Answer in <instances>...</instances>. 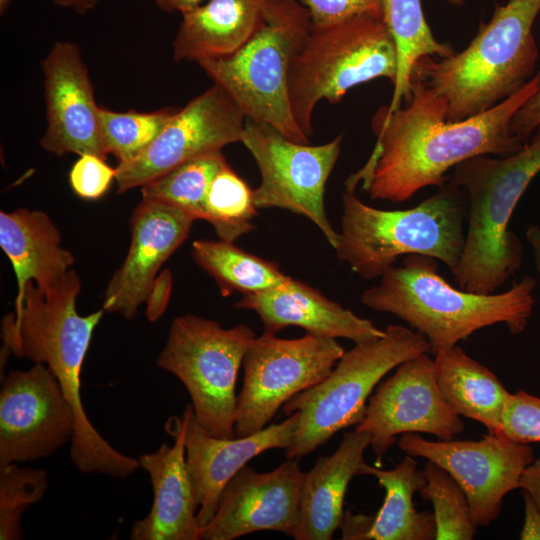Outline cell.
Masks as SVG:
<instances>
[{
  "instance_id": "1",
  "label": "cell",
  "mask_w": 540,
  "mask_h": 540,
  "mask_svg": "<svg viewBox=\"0 0 540 540\" xmlns=\"http://www.w3.org/2000/svg\"><path fill=\"white\" fill-rule=\"evenodd\" d=\"M540 90V70L519 91L489 111L458 122L447 120L445 100L412 75L405 107L380 106L371 120L376 136L366 164L350 176L346 190L362 188L372 200L401 203L419 190L442 187L446 173L478 156H507L526 144L510 131L516 111Z\"/></svg>"
},
{
  "instance_id": "2",
  "label": "cell",
  "mask_w": 540,
  "mask_h": 540,
  "mask_svg": "<svg viewBox=\"0 0 540 540\" xmlns=\"http://www.w3.org/2000/svg\"><path fill=\"white\" fill-rule=\"evenodd\" d=\"M81 281L68 271L54 286L39 289L28 281L16 296L14 310L3 317L1 362L9 353L48 367L72 406L76 430L70 457L82 473L126 478L140 468L137 458L115 449L89 420L81 398V371L94 329L104 310L80 315L76 300Z\"/></svg>"
},
{
  "instance_id": "3",
  "label": "cell",
  "mask_w": 540,
  "mask_h": 540,
  "mask_svg": "<svg viewBox=\"0 0 540 540\" xmlns=\"http://www.w3.org/2000/svg\"><path fill=\"white\" fill-rule=\"evenodd\" d=\"M437 262L425 255L405 256L401 266L391 267L362 293L361 303L409 324L427 339L433 356L495 324H504L512 335L525 330L535 305L534 277L525 276L501 293L480 294L450 285Z\"/></svg>"
},
{
  "instance_id": "4",
  "label": "cell",
  "mask_w": 540,
  "mask_h": 540,
  "mask_svg": "<svg viewBox=\"0 0 540 540\" xmlns=\"http://www.w3.org/2000/svg\"><path fill=\"white\" fill-rule=\"evenodd\" d=\"M539 12L540 0L496 3L490 21L481 22L464 50L438 60L421 58L411 76L445 100L450 122L489 111L536 74L539 52L532 25Z\"/></svg>"
},
{
  "instance_id": "5",
  "label": "cell",
  "mask_w": 540,
  "mask_h": 540,
  "mask_svg": "<svg viewBox=\"0 0 540 540\" xmlns=\"http://www.w3.org/2000/svg\"><path fill=\"white\" fill-rule=\"evenodd\" d=\"M539 172L540 125L520 151L478 155L452 169L448 180L465 191L468 202L465 245L452 274L460 289L495 293L520 268L522 244L509 222Z\"/></svg>"
},
{
  "instance_id": "6",
  "label": "cell",
  "mask_w": 540,
  "mask_h": 540,
  "mask_svg": "<svg viewBox=\"0 0 540 540\" xmlns=\"http://www.w3.org/2000/svg\"><path fill=\"white\" fill-rule=\"evenodd\" d=\"M468 202L465 191L447 180L417 206L382 210L346 190L341 228L335 247L338 259L365 280L381 278L401 256L425 255L453 274L466 239Z\"/></svg>"
},
{
  "instance_id": "7",
  "label": "cell",
  "mask_w": 540,
  "mask_h": 540,
  "mask_svg": "<svg viewBox=\"0 0 540 540\" xmlns=\"http://www.w3.org/2000/svg\"><path fill=\"white\" fill-rule=\"evenodd\" d=\"M310 29V13L298 0H265L259 25L239 49L198 65L247 119L272 126L291 141L310 144L289 101L291 65Z\"/></svg>"
},
{
  "instance_id": "8",
  "label": "cell",
  "mask_w": 540,
  "mask_h": 540,
  "mask_svg": "<svg viewBox=\"0 0 540 540\" xmlns=\"http://www.w3.org/2000/svg\"><path fill=\"white\" fill-rule=\"evenodd\" d=\"M397 68L396 44L382 17L366 14L325 27L311 25L289 74L296 123L310 138L321 100L339 102L353 87L377 78L393 84Z\"/></svg>"
},
{
  "instance_id": "9",
  "label": "cell",
  "mask_w": 540,
  "mask_h": 540,
  "mask_svg": "<svg viewBox=\"0 0 540 540\" xmlns=\"http://www.w3.org/2000/svg\"><path fill=\"white\" fill-rule=\"evenodd\" d=\"M423 353H429L427 339L401 325H388L384 336L345 351L323 381L283 405L286 415L299 413L292 444L286 449L287 459L301 458L338 431L361 422L367 399L383 377Z\"/></svg>"
},
{
  "instance_id": "10",
  "label": "cell",
  "mask_w": 540,
  "mask_h": 540,
  "mask_svg": "<svg viewBox=\"0 0 540 540\" xmlns=\"http://www.w3.org/2000/svg\"><path fill=\"white\" fill-rule=\"evenodd\" d=\"M255 338L248 325L223 328L194 314L170 325L157 365L182 382L197 421L214 437L235 438L236 381Z\"/></svg>"
},
{
  "instance_id": "11",
  "label": "cell",
  "mask_w": 540,
  "mask_h": 540,
  "mask_svg": "<svg viewBox=\"0 0 540 540\" xmlns=\"http://www.w3.org/2000/svg\"><path fill=\"white\" fill-rule=\"evenodd\" d=\"M344 352L336 339L309 333L297 339L256 336L243 359L235 437L264 429L289 399L323 381Z\"/></svg>"
},
{
  "instance_id": "12",
  "label": "cell",
  "mask_w": 540,
  "mask_h": 540,
  "mask_svg": "<svg viewBox=\"0 0 540 540\" xmlns=\"http://www.w3.org/2000/svg\"><path fill=\"white\" fill-rule=\"evenodd\" d=\"M241 143L260 172L253 190L257 208H280L305 216L334 248L338 232L325 211V189L341 152L342 135L322 145L291 141L267 124L246 119Z\"/></svg>"
},
{
  "instance_id": "13",
  "label": "cell",
  "mask_w": 540,
  "mask_h": 540,
  "mask_svg": "<svg viewBox=\"0 0 540 540\" xmlns=\"http://www.w3.org/2000/svg\"><path fill=\"white\" fill-rule=\"evenodd\" d=\"M398 446L407 455L435 462L459 483L476 528L497 519L504 497L519 488L523 471L534 460L529 444L490 433L479 440L430 441L410 432L400 436Z\"/></svg>"
},
{
  "instance_id": "14",
  "label": "cell",
  "mask_w": 540,
  "mask_h": 540,
  "mask_svg": "<svg viewBox=\"0 0 540 540\" xmlns=\"http://www.w3.org/2000/svg\"><path fill=\"white\" fill-rule=\"evenodd\" d=\"M246 115L218 85L190 100L135 158L118 163V193L141 187L194 157L241 142Z\"/></svg>"
},
{
  "instance_id": "15",
  "label": "cell",
  "mask_w": 540,
  "mask_h": 540,
  "mask_svg": "<svg viewBox=\"0 0 540 540\" xmlns=\"http://www.w3.org/2000/svg\"><path fill=\"white\" fill-rule=\"evenodd\" d=\"M355 430L370 435L378 466L386 452L404 433H426L451 440L465 430L460 416L444 399L429 353L410 358L380 381Z\"/></svg>"
},
{
  "instance_id": "16",
  "label": "cell",
  "mask_w": 540,
  "mask_h": 540,
  "mask_svg": "<svg viewBox=\"0 0 540 540\" xmlns=\"http://www.w3.org/2000/svg\"><path fill=\"white\" fill-rule=\"evenodd\" d=\"M75 430L74 410L46 365L1 378L0 468L50 456Z\"/></svg>"
},
{
  "instance_id": "17",
  "label": "cell",
  "mask_w": 540,
  "mask_h": 540,
  "mask_svg": "<svg viewBox=\"0 0 540 540\" xmlns=\"http://www.w3.org/2000/svg\"><path fill=\"white\" fill-rule=\"evenodd\" d=\"M304 473L299 458L268 472L245 465L223 489L216 513L202 527L201 539L233 540L262 530L293 537Z\"/></svg>"
},
{
  "instance_id": "18",
  "label": "cell",
  "mask_w": 540,
  "mask_h": 540,
  "mask_svg": "<svg viewBox=\"0 0 540 540\" xmlns=\"http://www.w3.org/2000/svg\"><path fill=\"white\" fill-rule=\"evenodd\" d=\"M47 127L41 147L58 157L91 154L106 159L88 69L75 43L55 42L41 60Z\"/></svg>"
},
{
  "instance_id": "19",
  "label": "cell",
  "mask_w": 540,
  "mask_h": 540,
  "mask_svg": "<svg viewBox=\"0 0 540 540\" xmlns=\"http://www.w3.org/2000/svg\"><path fill=\"white\" fill-rule=\"evenodd\" d=\"M193 221L174 206L142 198L131 215L127 256L107 285L102 309L134 319L158 270L187 239Z\"/></svg>"
},
{
  "instance_id": "20",
  "label": "cell",
  "mask_w": 540,
  "mask_h": 540,
  "mask_svg": "<svg viewBox=\"0 0 540 540\" xmlns=\"http://www.w3.org/2000/svg\"><path fill=\"white\" fill-rule=\"evenodd\" d=\"M185 458L191 481L197 519L205 526L216 513L226 484L252 458L271 449H287L293 441L299 413L257 433L231 439L217 438L197 421L192 405L184 412Z\"/></svg>"
},
{
  "instance_id": "21",
  "label": "cell",
  "mask_w": 540,
  "mask_h": 540,
  "mask_svg": "<svg viewBox=\"0 0 540 540\" xmlns=\"http://www.w3.org/2000/svg\"><path fill=\"white\" fill-rule=\"evenodd\" d=\"M165 429L174 443L137 458L150 477L153 503L147 516L133 523L130 539L200 540L202 527L186 467L183 415L170 417Z\"/></svg>"
},
{
  "instance_id": "22",
  "label": "cell",
  "mask_w": 540,
  "mask_h": 540,
  "mask_svg": "<svg viewBox=\"0 0 540 540\" xmlns=\"http://www.w3.org/2000/svg\"><path fill=\"white\" fill-rule=\"evenodd\" d=\"M238 309L254 311L264 333L275 335L290 326L325 338H345L354 344L378 339L385 329L324 296L319 290L291 279L286 285L242 295Z\"/></svg>"
},
{
  "instance_id": "23",
  "label": "cell",
  "mask_w": 540,
  "mask_h": 540,
  "mask_svg": "<svg viewBox=\"0 0 540 540\" xmlns=\"http://www.w3.org/2000/svg\"><path fill=\"white\" fill-rule=\"evenodd\" d=\"M363 475L374 476L385 490L384 502L373 515L344 512L340 524L343 540H434L433 512L419 511L413 502L415 492L426 484L424 471L407 455L393 469L366 464Z\"/></svg>"
},
{
  "instance_id": "24",
  "label": "cell",
  "mask_w": 540,
  "mask_h": 540,
  "mask_svg": "<svg viewBox=\"0 0 540 540\" xmlns=\"http://www.w3.org/2000/svg\"><path fill=\"white\" fill-rule=\"evenodd\" d=\"M370 435L345 433L337 450L320 456L306 473L300 491L296 540H330L343 519L344 498L352 478L363 475Z\"/></svg>"
},
{
  "instance_id": "25",
  "label": "cell",
  "mask_w": 540,
  "mask_h": 540,
  "mask_svg": "<svg viewBox=\"0 0 540 540\" xmlns=\"http://www.w3.org/2000/svg\"><path fill=\"white\" fill-rule=\"evenodd\" d=\"M61 240L60 231L43 211L0 212V246L13 266L17 295L28 281L47 290L71 270L75 258Z\"/></svg>"
},
{
  "instance_id": "26",
  "label": "cell",
  "mask_w": 540,
  "mask_h": 540,
  "mask_svg": "<svg viewBox=\"0 0 540 540\" xmlns=\"http://www.w3.org/2000/svg\"><path fill=\"white\" fill-rule=\"evenodd\" d=\"M264 4L265 0H207L182 13L173 60L198 63L233 53L256 30Z\"/></svg>"
},
{
  "instance_id": "27",
  "label": "cell",
  "mask_w": 540,
  "mask_h": 540,
  "mask_svg": "<svg viewBox=\"0 0 540 540\" xmlns=\"http://www.w3.org/2000/svg\"><path fill=\"white\" fill-rule=\"evenodd\" d=\"M434 365L437 385L450 408L496 435L512 397L497 375L457 345L434 356Z\"/></svg>"
},
{
  "instance_id": "28",
  "label": "cell",
  "mask_w": 540,
  "mask_h": 540,
  "mask_svg": "<svg viewBox=\"0 0 540 540\" xmlns=\"http://www.w3.org/2000/svg\"><path fill=\"white\" fill-rule=\"evenodd\" d=\"M382 5L383 20L395 41L398 57L393 94L387 106L392 112L410 97L411 74L416 62L424 57L445 58L454 50L449 43L434 37L421 0H382Z\"/></svg>"
},
{
  "instance_id": "29",
  "label": "cell",
  "mask_w": 540,
  "mask_h": 540,
  "mask_svg": "<svg viewBox=\"0 0 540 540\" xmlns=\"http://www.w3.org/2000/svg\"><path fill=\"white\" fill-rule=\"evenodd\" d=\"M195 263L216 281L223 296L242 295L282 287L292 277L279 266L223 240H196L192 243Z\"/></svg>"
},
{
  "instance_id": "30",
  "label": "cell",
  "mask_w": 540,
  "mask_h": 540,
  "mask_svg": "<svg viewBox=\"0 0 540 540\" xmlns=\"http://www.w3.org/2000/svg\"><path fill=\"white\" fill-rule=\"evenodd\" d=\"M226 163L222 151L189 159L141 186L142 198L169 204L194 220H204L210 185Z\"/></svg>"
},
{
  "instance_id": "31",
  "label": "cell",
  "mask_w": 540,
  "mask_h": 540,
  "mask_svg": "<svg viewBox=\"0 0 540 540\" xmlns=\"http://www.w3.org/2000/svg\"><path fill=\"white\" fill-rule=\"evenodd\" d=\"M253 190L226 163L214 177L205 203V219L220 240L234 243L254 229Z\"/></svg>"
},
{
  "instance_id": "32",
  "label": "cell",
  "mask_w": 540,
  "mask_h": 540,
  "mask_svg": "<svg viewBox=\"0 0 540 540\" xmlns=\"http://www.w3.org/2000/svg\"><path fill=\"white\" fill-rule=\"evenodd\" d=\"M426 484L420 496L433 505L436 540H472L476 533L469 500L459 483L441 466L427 460Z\"/></svg>"
},
{
  "instance_id": "33",
  "label": "cell",
  "mask_w": 540,
  "mask_h": 540,
  "mask_svg": "<svg viewBox=\"0 0 540 540\" xmlns=\"http://www.w3.org/2000/svg\"><path fill=\"white\" fill-rule=\"evenodd\" d=\"M177 111L167 107L152 112L132 109L117 112L100 107V128L106 153L114 155L118 163L132 160L157 137Z\"/></svg>"
},
{
  "instance_id": "34",
  "label": "cell",
  "mask_w": 540,
  "mask_h": 540,
  "mask_svg": "<svg viewBox=\"0 0 540 540\" xmlns=\"http://www.w3.org/2000/svg\"><path fill=\"white\" fill-rule=\"evenodd\" d=\"M47 472L14 463L0 468V539L23 538L22 515L47 489Z\"/></svg>"
},
{
  "instance_id": "35",
  "label": "cell",
  "mask_w": 540,
  "mask_h": 540,
  "mask_svg": "<svg viewBox=\"0 0 540 540\" xmlns=\"http://www.w3.org/2000/svg\"><path fill=\"white\" fill-rule=\"evenodd\" d=\"M496 435L518 443L540 442V398L524 390L512 394Z\"/></svg>"
},
{
  "instance_id": "36",
  "label": "cell",
  "mask_w": 540,
  "mask_h": 540,
  "mask_svg": "<svg viewBox=\"0 0 540 540\" xmlns=\"http://www.w3.org/2000/svg\"><path fill=\"white\" fill-rule=\"evenodd\" d=\"M310 13L311 25L325 27L360 15L383 18L382 0H298Z\"/></svg>"
},
{
  "instance_id": "37",
  "label": "cell",
  "mask_w": 540,
  "mask_h": 540,
  "mask_svg": "<svg viewBox=\"0 0 540 540\" xmlns=\"http://www.w3.org/2000/svg\"><path fill=\"white\" fill-rule=\"evenodd\" d=\"M116 169L110 167L105 159L85 154L79 156L70 174V185L75 194L83 199H98L109 189L115 180Z\"/></svg>"
},
{
  "instance_id": "38",
  "label": "cell",
  "mask_w": 540,
  "mask_h": 540,
  "mask_svg": "<svg viewBox=\"0 0 540 540\" xmlns=\"http://www.w3.org/2000/svg\"><path fill=\"white\" fill-rule=\"evenodd\" d=\"M539 125L540 90L516 111L510 122V131L514 136L527 143Z\"/></svg>"
},
{
  "instance_id": "39",
  "label": "cell",
  "mask_w": 540,
  "mask_h": 540,
  "mask_svg": "<svg viewBox=\"0 0 540 540\" xmlns=\"http://www.w3.org/2000/svg\"><path fill=\"white\" fill-rule=\"evenodd\" d=\"M171 275L169 272L162 273L157 280V297H153L147 301V318L149 321H156L165 311L170 290H171Z\"/></svg>"
},
{
  "instance_id": "40",
  "label": "cell",
  "mask_w": 540,
  "mask_h": 540,
  "mask_svg": "<svg viewBox=\"0 0 540 540\" xmlns=\"http://www.w3.org/2000/svg\"><path fill=\"white\" fill-rule=\"evenodd\" d=\"M524 499V524L519 534L521 540H540V510L532 498L522 491Z\"/></svg>"
},
{
  "instance_id": "41",
  "label": "cell",
  "mask_w": 540,
  "mask_h": 540,
  "mask_svg": "<svg viewBox=\"0 0 540 540\" xmlns=\"http://www.w3.org/2000/svg\"><path fill=\"white\" fill-rule=\"evenodd\" d=\"M519 488L526 492L540 510V457L525 468L520 479Z\"/></svg>"
},
{
  "instance_id": "42",
  "label": "cell",
  "mask_w": 540,
  "mask_h": 540,
  "mask_svg": "<svg viewBox=\"0 0 540 540\" xmlns=\"http://www.w3.org/2000/svg\"><path fill=\"white\" fill-rule=\"evenodd\" d=\"M161 11L180 14L204 3L207 0H151Z\"/></svg>"
},
{
  "instance_id": "43",
  "label": "cell",
  "mask_w": 540,
  "mask_h": 540,
  "mask_svg": "<svg viewBox=\"0 0 540 540\" xmlns=\"http://www.w3.org/2000/svg\"><path fill=\"white\" fill-rule=\"evenodd\" d=\"M53 3L61 8L71 9L77 14L84 15L95 9L101 0H52Z\"/></svg>"
},
{
  "instance_id": "44",
  "label": "cell",
  "mask_w": 540,
  "mask_h": 540,
  "mask_svg": "<svg viewBox=\"0 0 540 540\" xmlns=\"http://www.w3.org/2000/svg\"><path fill=\"white\" fill-rule=\"evenodd\" d=\"M526 238L533 252L535 267L540 274V226L530 225L526 230Z\"/></svg>"
},
{
  "instance_id": "45",
  "label": "cell",
  "mask_w": 540,
  "mask_h": 540,
  "mask_svg": "<svg viewBox=\"0 0 540 540\" xmlns=\"http://www.w3.org/2000/svg\"><path fill=\"white\" fill-rule=\"evenodd\" d=\"M13 0H0V14L3 15Z\"/></svg>"
},
{
  "instance_id": "46",
  "label": "cell",
  "mask_w": 540,
  "mask_h": 540,
  "mask_svg": "<svg viewBox=\"0 0 540 540\" xmlns=\"http://www.w3.org/2000/svg\"><path fill=\"white\" fill-rule=\"evenodd\" d=\"M447 1L452 5L460 6V5H463L466 0H447Z\"/></svg>"
}]
</instances>
